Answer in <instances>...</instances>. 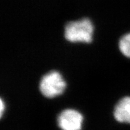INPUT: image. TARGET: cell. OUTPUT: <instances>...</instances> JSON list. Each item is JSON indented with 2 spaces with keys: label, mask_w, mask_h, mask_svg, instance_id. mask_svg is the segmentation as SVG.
I'll list each match as a JSON object with an SVG mask.
<instances>
[{
  "label": "cell",
  "mask_w": 130,
  "mask_h": 130,
  "mask_svg": "<svg viewBox=\"0 0 130 130\" xmlns=\"http://www.w3.org/2000/svg\"><path fill=\"white\" fill-rule=\"evenodd\" d=\"M84 117L74 109H65L57 118V126L60 130H82Z\"/></svg>",
  "instance_id": "obj_3"
},
{
  "label": "cell",
  "mask_w": 130,
  "mask_h": 130,
  "mask_svg": "<svg viewBox=\"0 0 130 130\" xmlns=\"http://www.w3.org/2000/svg\"><path fill=\"white\" fill-rule=\"evenodd\" d=\"M119 48L125 57L130 58V32L124 35L120 39Z\"/></svg>",
  "instance_id": "obj_5"
},
{
  "label": "cell",
  "mask_w": 130,
  "mask_h": 130,
  "mask_svg": "<svg viewBox=\"0 0 130 130\" xmlns=\"http://www.w3.org/2000/svg\"><path fill=\"white\" fill-rule=\"evenodd\" d=\"M66 86V82L60 72L52 70L41 78L39 90L45 97L53 98L62 94Z\"/></svg>",
  "instance_id": "obj_2"
},
{
  "label": "cell",
  "mask_w": 130,
  "mask_h": 130,
  "mask_svg": "<svg viewBox=\"0 0 130 130\" xmlns=\"http://www.w3.org/2000/svg\"><path fill=\"white\" fill-rule=\"evenodd\" d=\"M113 116L118 123L130 125V96H125L118 102L113 109Z\"/></svg>",
  "instance_id": "obj_4"
},
{
  "label": "cell",
  "mask_w": 130,
  "mask_h": 130,
  "mask_svg": "<svg viewBox=\"0 0 130 130\" xmlns=\"http://www.w3.org/2000/svg\"><path fill=\"white\" fill-rule=\"evenodd\" d=\"M5 106H4V101L1 100V110H0V117L2 118L3 116V114H4V110H5V108H4Z\"/></svg>",
  "instance_id": "obj_6"
},
{
  "label": "cell",
  "mask_w": 130,
  "mask_h": 130,
  "mask_svg": "<svg viewBox=\"0 0 130 130\" xmlns=\"http://www.w3.org/2000/svg\"><path fill=\"white\" fill-rule=\"evenodd\" d=\"M94 27L88 18L70 21L65 25L64 37L70 43H90L92 41Z\"/></svg>",
  "instance_id": "obj_1"
}]
</instances>
